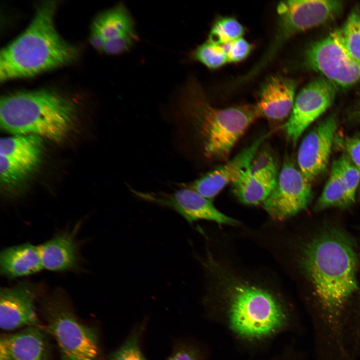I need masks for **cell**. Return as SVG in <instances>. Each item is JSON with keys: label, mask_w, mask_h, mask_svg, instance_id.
I'll use <instances>...</instances> for the list:
<instances>
[{"label": "cell", "mask_w": 360, "mask_h": 360, "mask_svg": "<svg viewBox=\"0 0 360 360\" xmlns=\"http://www.w3.org/2000/svg\"><path fill=\"white\" fill-rule=\"evenodd\" d=\"M80 224L72 230L58 232L38 246L44 268L52 272L80 269L82 260L76 236Z\"/></svg>", "instance_id": "cell-16"}, {"label": "cell", "mask_w": 360, "mask_h": 360, "mask_svg": "<svg viewBox=\"0 0 360 360\" xmlns=\"http://www.w3.org/2000/svg\"><path fill=\"white\" fill-rule=\"evenodd\" d=\"M43 268L38 246L32 244L8 247L0 252V273L7 278L28 276Z\"/></svg>", "instance_id": "cell-20"}, {"label": "cell", "mask_w": 360, "mask_h": 360, "mask_svg": "<svg viewBox=\"0 0 360 360\" xmlns=\"http://www.w3.org/2000/svg\"><path fill=\"white\" fill-rule=\"evenodd\" d=\"M354 202L350 198L346 186L336 170L331 174L322 192L316 203V210L330 207L346 208Z\"/></svg>", "instance_id": "cell-22"}, {"label": "cell", "mask_w": 360, "mask_h": 360, "mask_svg": "<svg viewBox=\"0 0 360 360\" xmlns=\"http://www.w3.org/2000/svg\"><path fill=\"white\" fill-rule=\"evenodd\" d=\"M300 263L326 321L336 326L358 288V258L352 241L340 228H326L304 246Z\"/></svg>", "instance_id": "cell-1"}, {"label": "cell", "mask_w": 360, "mask_h": 360, "mask_svg": "<svg viewBox=\"0 0 360 360\" xmlns=\"http://www.w3.org/2000/svg\"><path fill=\"white\" fill-rule=\"evenodd\" d=\"M138 40L136 32L127 34L104 42L102 52L118 55L128 52Z\"/></svg>", "instance_id": "cell-29"}, {"label": "cell", "mask_w": 360, "mask_h": 360, "mask_svg": "<svg viewBox=\"0 0 360 360\" xmlns=\"http://www.w3.org/2000/svg\"><path fill=\"white\" fill-rule=\"evenodd\" d=\"M344 2L332 0L281 1L277 6L278 15L276 34L262 60L266 63L285 41L294 35L325 24L338 16Z\"/></svg>", "instance_id": "cell-7"}, {"label": "cell", "mask_w": 360, "mask_h": 360, "mask_svg": "<svg viewBox=\"0 0 360 360\" xmlns=\"http://www.w3.org/2000/svg\"><path fill=\"white\" fill-rule=\"evenodd\" d=\"M221 45L226 54L228 62H238L244 60L252 49V44L242 37Z\"/></svg>", "instance_id": "cell-28"}, {"label": "cell", "mask_w": 360, "mask_h": 360, "mask_svg": "<svg viewBox=\"0 0 360 360\" xmlns=\"http://www.w3.org/2000/svg\"><path fill=\"white\" fill-rule=\"evenodd\" d=\"M337 128V120L330 116L320 122L304 138L299 148L300 170L310 182L326 168Z\"/></svg>", "instance_id": "cell-14"}, {"label": "cell", "mask_w": 360, "mask_h": 360, "mask_svg": "<svg viewBox=\"0 0 360 360\" xmlns=\"http://www.w3.org/2000/svg\"><path fill=\"white\" fill-rule=\"evenodd\" d=\"M354 114L357 120L360 121V99L356 105Z\"/></svg>", "instance_id": "cell-33"}, {"label": "cell", "mask_w": 360, "mask_h": 360, "mask_svg": "<svg viewBox=\"0 0 360 360\" xmlns=\"http://www.w3.org/2000/svg\"><path fill=\"white\" fill-rule=\"evenodd\" d=\"M342 42L350 56L360 64V8H354L338 29Z\"/></svg>", "instance_id": "cell-23"}, {"label": "cell", "mask_w": 360, "mask_h": 360, "mask_svg": "<svg viewBox=\"0 0 360 360\" xmlns=\"http://www.w3.org/2000/svg\"><path fill=\"white\" fill-rule=\"evenodd\" d=\"M42 138L36 135H14L0 142L1 184L14 187L26 180L42 160Z\"/></svg>", "instance_id": "cell-9"}, {"label": "cell", "mask_w": 360, "mask_h": 360, "mask_svg": "<svg viewBox=\"0 0 360 360\" xmlns=\"http://www.w3.org/2000/svg\"><path fill=\"white\" fill-rule=\"evenodd\" d=\"M332 168L336 170L341 178L350 198L354 202L356 192L360 180V170L346 154L336 160Z\"/></svg>", "instance_id": "cell-25"}, {"label": "cell", "mask_w": 360, "mask_h": 360, "mask_svg": "<svg viewBox=\"0 0 360 360\" xmlns=\"http://www.w3.org/2000/svg\"><path fill=\"white\" fill-rule=\"evenodd\" d=\"M192 58L211 69L221 67L227 62L226 54L220 44L208 40L192 53Z\"/></svg>", "instance_id": "cell-26"}, {"label": "cell", "mask_w": 360, "mask_h": 360, "mask_svg": "<svg viewBox=\"0 0 360 360\" xmlns=\"http://www.w3.org/2000/svg\"><path fill=\"white\" fill-rule=\"evenodd\" d=\"M296 86L292 79L282 76L270 77L262 86L256 104L261 116L279 120L290 115Z\"/></svg>", "instance_id": "cell-18"}, {"label": "cell", "mask_w": 360, "mask_h": 360, "mask_svg": "<svg viewBox=\"0 0 360 360\" xmlns=\"http://www.w3.org/2000/svg\"><path fill=\"white\" fill-rule=\"evenodd\" d=\"M337 144L344 150L346 155L360 170V138L346 137L338 138Z\"/></svg>", "instance_id": "cell-31"}, {"label": "cell", "mask_w": 360, "mask_h": 360, "mask_svg": "<svg viewBox=\"0 0 360 360\" xmlns=\"http://www.w3.org/2000/svg\"><path fill=\"white\" fill-rule=\"evenodd\" d=\"M166 360H202L200 350L188 342L176 344Z\"/></svg>", "instance_id": "cell-30"}, {"label": "cell", "mask_w": 360, "mask_h": 360, "mask_svg": "<svg viewBox=\"0 0 360 360\" xmlns=\"http://www.w3.org/2000/svg\"><path fill=\"white\" fill-rule=\"evenodd\" d=\"M57 6L54 0L40 4L26 30L1 50V83L32 77L77 59V48L64 40L56 28Z\"/></svg>", "instance_id": "cell-2"}, {"label": "cell", "mask_w": 360, "mask_h": 360, "mask_svg": "<svg viewBox=\"0 0 360 360\" xmlns=\"http://www.w3.org/2000/svg\"><path fill=\"white\" fill-rule=\"evenodd\" d=\"M310 182L292 163L285 162L274 188L262 204L264 208L273 219L278 220L304 210L312 196Z\"/></svg>", "instance_id": "cell-10"}, {"label": "cell", "mask_w": 360, "mask_h": 360, "mask_svg": "<svg viewBox=\"0 0 360 360\" xmlns=\"http://www.w3.org/2000/svg\"><path fill=\"white\" fill-rule=\"evenodd\" d=\"M267 136L268 134H264L260 136L231 160L199 178L181 186L182 188H191L210 200L228 184H232L242 172L250 166L260 146Z\"/></svg>", "instance_id": "cell-15"}, {"label": "cell", "mask_w": 360, "mask_h": 360, "mask_svg": "<svg viewBox=\"0 0 360 360\" xmlns=\"http://www.w3.org/2000/svg\"><path fill=\"white\" fill-rule=\"evenodd\" d=\"M226 319L238 338L248 342L265 340L284 330L290 316L269 291L250 284L232 286L226 296Z\"/></svg>", "instance_id": "cell-5"}, {"label": "cell", "mask_w": 360, "mask_h": 360, "mask_svg": "<svg viewBox=\"0 0 360 360\" xmlns=\"http://www.w3.org/2000/svg\"><path fill=\"white\" fill-rule=\"evenodd\" d=\"M304 63L337 87L346 88L360 82V64L346 49L338 29L310 44L304 53Z\"/></svg>", "instance_id": "cell-8"}, {"label": "cell", "mask_w": 360, "mask_h": 360, "mask_svg": "<svg viewBox=\"0 0 360 360\" xmlns=\"http://www.w3.org/2000/svg\"><path fill=\"white\" fill-rule=\"evenodd\" d=\"M278 175L275 164L266 162L252 164L232 184L233 192L244 204H262L274 188Z\"/></svg>", "instance_id": "cell-17"}, {"label": "cell", "mask_w": 360, "mask_h": 360, "mask_svg": "<svg viewBox=\"0 0 360 360\" xmlns=\"http://www.w3.org/2000/svg\"><path fill=\"white\" fill-rule=\"evenodd\" d=\"M91 28L100 34L104 42L120 36L136 32L133 19L127 8L122 4L99 14L92 22Z\"/></svg>", "instance_id": "cell-21"}, {"label": "cell", "mask_w": 360, "mask_h": 360, "mask_svg": "<svg viewBox=\"0 0 360 360\" xmlns=\"http://www.w3.org/2000/svg\"><path fill=\"white\" fill-rule=\"evenodd\" d=\"M143 326L136 328L124 344L110 356L109 360H146L140 347Z\"/></svg>", "instance_id": "cell-27"}, {"label": "cell", "mask_w": 360, "mask_h": 360, "mask_svg": "<svg viewBox=\"0 0 360 360\" xmlns=\"http://www.w3.org/2000/svg\"><path fill=\"white\" fill-rule=\"evenodd\" d=\"M76 116L74 102L52 89L16 92L0 98V127L14 135L60 142L68 134Z\"/></svg>", "instance_id": "cell-4"}, {"label": "cell", "mask_w": 360, "mask_h": 360, "mask_svg": "<svg viewBox=\"0 0 360 360\" xmlns=\"http://www.w3.org/2000/svg\"><path fill=\"white\" fill-rule=\"evenodd\" d=\"M336 88L331 82L321 76L300 90L283 128L288 140L295 144L306 128L331 106Z\"/></svg>", "instance_id": "cell-11"}, {"label": "cell", "mask_w": 360, "mask_h": 360, "mask_svg": "<svg viewBox=\"0 0 360 360\" xmlns=\"http://www.w3.org/2000/svg\"><path fill=\"white\" fill-rule=\"evenodd\" d=\"M89 40L94 48L102 52L104 41L100 34L92 28H90Z\"/></svg>", "instance_id": "cell-32"}, {"label": "cell", "mask_w": 360, "mask_h": 360, "mask_svg": "<svg viewBox=\"0 0 360 360\" xmlns=\"http://www.w3.org/2000/svg\"><path fill=\"white\" fill-rule=\"evenodd\" d=\"M182 188L174 192H142L132 188L130 190L141 200L175 210L189 222L205 220L220 224H238L220 212L210 200L191 188Z\"/></svg>", "instance_id": "cell-12"}, {"label": "cell", "mask_w": 360, "mask_h": 360, "mask_svg": "<svg viewBox=\"0 0 360 360\" xmlns=\"http://www.w3.org/2000/svg\"><path fill=\"white\" fill-rule=\"evenodd\" d=\"M46 328L57 342L62 360H98L96 332L80 322L68 308L60 290L43 300Z\"/></svg>", "instance_id": "cell-6"}, {"label": "cell", "mask_w": 360, "mask_h": 360, "mask_svg": "<svg viewBox=\"0 0 360 360\" xmlns=\"http://www.w3.org/2000/svg\"><path fill=\"white\" fill-rule=\"evenodd\" d=\"M360 320V316H358Z\"/></svg>", "instance_id": "cell-34"}, {"label": "cell", "mask_w": 360, "mask_h": 360, "mask_svg": "<svg viewBox=\"0 0 360 360\" xmlns=\"http://www.w3.org/2000/svg\"><path fill=\"white\" fill-rule=\"evenodd\" d=\"M38 289V284L28 281L0 289L1 329L11 330L23 326L40 327L35 307Z\"/></svg>", "instance_id": "cell-13"}, {"label": "cell", "mask_w": 360, "mask_h": 360, "mask_svg": "<svg viewBox=\"0 0 360 360\" xmlns=\"http://www.w3.org/2000/svg\"><path fill=\"white\" fill-rule=\"evenodd\" d=\"M178 112L200 138L204 156L225 160L244 132L262 117L256 105L246 104L226 108L214 107L196 80H188L177 101Z\"/></svg>", "instance_id": "cell-3"}, {"label": "cell", "mask_w": 360, "mask_h": 360, "mask_svg": "<svg viewBox=\"0 0 360 360\" xmlns=\"http://www.w3.org/2000/svg\"><path fill=\"white\" fill-rule=\"evenodd\" d=\"M47 344L38 326H29L0 340V360H46Z\"/></svg>", "instance_id": "cell-19"}, {"label": "cell", "mask_w": 360, "mask_h": 360, "mask_svg": "<svg viewBox=\"0 0 360 360\" xmlns=\"http://www.w3.org/2000/svg\"><path fill=\"white\" fill-rule=\"evenodd\" d=\"M244 33V26L236 19L223 17L214 24L208 40L221 45L242 38Z\"/></svg>", "instance_id": "cell-24"}]
</instances>
